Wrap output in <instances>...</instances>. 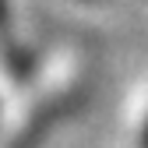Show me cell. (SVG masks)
I'll list each match as a JSON object with an SVG mask.
<instances>
[{
	"instance_id": "cell-1",
	"label": "cell",
	"mask_w": 148,
	"mask_h": 148,
	"mask_svg": "<svg viewBox=\"0 0 148 148\" xmlns=\"http://www.w3.org/2000/svg\"><path fill=\"white\" fill-rule=\"evenodd\" d=\"M145 148H148V141H145Z\"/></svg>"
}]
</instances>
